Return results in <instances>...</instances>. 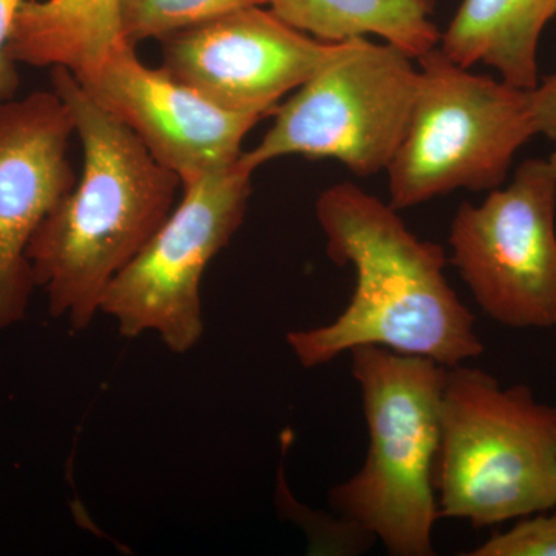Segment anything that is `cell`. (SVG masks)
<instances>
[{"instance_id":"cell-9","label":"cell","mask_w":556,"mask_h":556,"mask_svg":"<svg viewBox=\"0 0 556 556\" xmlns=\"http://www.w3.org/2000/svg\"><path fill=\"white\" fill-rule=\"evenodd\" d=\"M160 43L161 67L172 78L218 108L262 118L316 75L340 46L313 38L258 5L230 11Z\"/></svg>"},{"instance_id":"cell-5","label":"cell","mask_w":556,"mask_h":556,"mask_svg":"<svg viewBox=\"0 0 556 556\" xmlns=\"http://www.w3.org/2000/svg\"><path fill=\"white\" fill-rule=\"evenodd\" d=\"M416 61L412 116L387 167L391 206L501 188L518 150L535 135L527 90L471 73L439 46Z\"/></svg>"},{"instance_id":"cell-12","label":"cell","mask_w":556,"mask_h":556,"mask_svg":"<svg viewBox=\"0 0 556 556\" xmlns=\"http://www.w3.org/2000/svg\"><path fill=\"white\" fill-rule=\"evenodd\" d=\"M124 40L119 0H24L7 54L16 64L65 67L79 78Z\"/></svg>"},{"instance_id":"cell-4","label":"cell","mask_w":556,"mask_h":556,"mask_svg":"<svg viewBox=\"0 0 556 556\" xmlns=\"http://www.w3.org/2000/svg\"><path fill=\"white\" fill-rule=\"evenodd\" d=\"M439 517L473 527L556 507V407L479 368L445 371L434 463Z\"/></svg>"},{"instance_id":"cell-3","label":"cell","mask_w":556,"mask_h":556,"mask_svg":"<svg viewBox=\"0 0 556 556\" xmlns=\"http://www.w3.org/2000/svg\"><path fill=\"white\" fill-rule=\"evenodd\" d=\"M350 353L369 447L364 467L331 490V506L378 538L388 554L433 555V529L441 518L433 475L447 368L380 346Z\"/></svg>"},{"instance_id":"cell-8","label":"cell","mask_w":556,"mask_h":556,"mask_svg":"<svg viewBox=\"0 0 556 556\" xmlns=\"http://www.w3.org/2000/svg\"><path fill=\"white\" fill-rule=\"evenodd\" d=\"M556 170L527 160L507 188L464 203L452 263L486 316L508 328H556Z\"/></svg>"},{"instance_id":"cell-14","label":"cell","mask_w":556,"mask_h":556,"mask_svg":"<svg viewBox=\"0 0 556 556\" xmlns=\"http://www.w3.org/2000/svg\"><path fill=\"white\" fill-rule=\"evenodd\" d=\"M268 5L291 27L325 42L376 36L415 61L441 42L431 20L434 0H268Z\"/></svg>"},{"instance_id":"cell-10","label":"cell","mask_w":556,"mask_h":556,"mask_svg":"<svg viewBox=\"0 0 556 556\" xmlns=\"http://www.w3.org/2000/svg\"><path fill=\"white\" fill-rule=\"evenodd\" d=\"M76 79L91 100L141 139L161 166L177 174L181 185L237 163L243 139L262 121L218 108L163 67H148L127 40L110 51L100 67Z\"/></svg>"},{"instance_id":"cell-2","label":"cell","mask_w":556,"mask_h":556,"mask_svg":"<svg viewBox=\"0 0 556 556\" xmlns=\"http://www.w3.org/2000/svg\"><path fill=\"white\" fill-rule=\"evenodd\" d=\"M83 144V174L28 244L36 287L50 314L75 331L90 327L113 278L137 257L175 207L177 174L141 139L91 100L72 72L51 67Z\"/></svg>"},{"instance_id":"cell-17","label":"cell","mask_w":556,"mask_h":556,"mask_svg":"<svg viewBox=\"0 0 556 556\" xmlns=\"http://www.w3.org/2000/svg\"><path fill=\"white\" fill-rule=\"evenodd\" d=\"M530 119L535 135H546L555 142V150L548 163L556 170V72L547 76L532 90H527Z\"/></svg>"},{"instance_id":"cell-13","label":"cell","mask_w":556,"mask_h":556,"mask_svg":"<svg viewBox=\"0 0 556 556\" xmlns=\"http://www.w3.org/2000/svg\"><path fill=\"white\" fill-rule=\"evenodd\" d=\"M556 0H463L439 49L463 67L484 64L522 90L538 84V43Z\"/></svg>"},{"instance_id":"cell-7","label":"cell","mask_w":556,"mask_h":556,"mask_svg":"<svg viewBox=\"0 0 556 556\" xmlns=\"http://www.w3.org/2000/svg\"><path fill=\"white\" fill-rule=\"evenodd\" d=\"M252 174L240 156L182 185L181 201L102 298L101 313L115 318L124 338L155 332L177 354L200 342L201 278L247 217Z\"/></svg>"},{"instance_id":"cell-15","label":"cell","mask_w":556,"mask_h":556,"mask_svg":"<svg viewBox=\"0 0 556 556\" xmlns=\"http://www.w3.org/2000/svg\"><path fill=\"white\" fill-rule=\"evenodd\" d=\"M268 0H119L121 35L131 43L163 40L175 33Z\"/></svg>"},{"instance_id":"cell-6","label":"cell","mask_w":556,"mask_h":556,"mask_svg":"<svg viewBox=\"0 0 556 556\" xmlns=\"http://www.w3.org/2000/svg\"><path fill=\"white\" fill-rule=\"evenodd\" d=\"M388 42L354 38L285 104L262 141L241 160L257 170L268 161L300 155L329 159L357 177L387 170L407 131L419 67Z\"/></svg>"},{"instance_id":"cell-11","label":"cell","mask_w":556,"mask_h":556,"mask_svg":"<svg viewBox=\"0 0 556 556\" xmlns=\"http://www.w3.org/2000/svg\"><path fill=\"white\" fill-rule=\"evenodd\" d=\"M75 131L68 105L54 90L0 102V329L24 318L36 287L28 244L75 188L67 159Z\"/></svg>"},{"instance_id":"cell-16","label":"cell","mask_w":556,"mask_h":556,"mask_svg":"<svg viewBox=\"0 0 556 556\" xmlns=\"http://www.w3.org/2000/svg\"><path fill=\"white\" fill-rule=\"evenodd\" d=\"M471 556H556V515H530L507 532L496 533Z\"/></svg>"},{"instance_id":"cell-18","label":"cell","mask_w":556,"mask_h":556,"mask_svg":"<svg viewBox=\"0 0 556 556\" xmlns=\"http://www.w3.org/2000/svg\"><path fill=\"white\" fill-rule=\"evenodd\" d=\"M22 2L24 0H0V102L13 100L20 86V75L14 67L16 62L7 54V43Z\"/></svg>"},{"instance_id":"cell-1","label":"cell","mask_w":556,"mask_h":556,"mask_svg":"<svg viewBox=\"0 0 556 556\" xmlns=\"http://www.w3.org/2000/svg\"><path fill=\"white\" fill-rule=\"evenodd\" d=\"M327 254L356 270L350 305L332 324L288 332L300 365L316 368L357 346L430 358L456 367L484 353L475 317L445 277L444 249L417 239L396 208L353 182L316 203Z\"/></svg>"}]
</instances>
